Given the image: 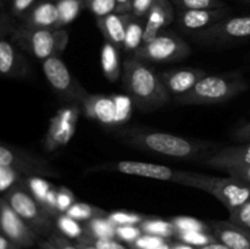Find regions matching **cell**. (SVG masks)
I'll return each instance as SVG.
<instances>
[{
	"label": "cell",
	"instance_id": "74e56055",
	"mask_svg": "<svg viewBox=\"0 0 250 249\" xmlns=\"http://www.w3.org/2000/svg\"><path fill=\"white\" fill-rule=\"evenodd\" d=\"M167 239L163 238V237L153 236V234L143 233L133 244H131V249H153L156 247L161 246V244L166 243Z\"/></svg>",
	"mask_w": 250,
	"mask_h": 249
},
{
	"label": "cell",
	"instance_id": "f35d334b",
	"mask_svg": "<svg viewBox=\"0 0 250 249\" xmlns=\"http://www.w3.org/2000/svg\"><path fill=\"white\" fill-rule=\"evenodd\" d=\"M84 241L89 242L97 249H131L129 246H125L121 242L117 241L116 238H104V239H98V238H92V237H88L85 234L83 238Z\"/></svg>",
	"mask_w": 250,
	"mask_h": 249
},
{
	"label": "cell",
	"instance_id": "7a4b0ae2",
	"mask_svg": "<svg viewBox=\"0 0 250 249\" xmlns=\"http://www.w3.org/2000/svg\"><path fill=\"white\" fill-rule=\"evenodd\" d=\"M122 84L129 99L142 111L160 109L171 100L160 73H156L148 62L132 55L122 63Z\"/></svg>",
	"mask_w": 250,
	"mask_h": 249
},
{
	"label": "cell",
	"instance_id": "681fc988",
	"mask_svg": "<svg viewBox=\"0 0 250 249\" xmlns=\"http://www.w3.org/2000/svg\"><path fill=\"white\" fill-rule=\"evenodd\" d=\"M171 249H198L195 247L190 246V244L183 243V242H176V243L171 244Z\"/></svg>",
	"mask_w": 250,
	"mask_h": 249
},
{
	"label": "cell",
	"instance_id": "3957f363",
	"mask_svg": "<svg viewBox=\"0 0 250 249\" xmlns=\"http://www.w3.org/2000/svg\"><path fill=\"white\" fill-rule=\"evenodd\" d=\"M92 171H116V172L125 173L137 177L150 178L158 181H170L177 185L186 186V187L197 188L208 193L214 176L205 175L199 172H189V171L176 170L166 165L153 163H143V161L122 160L116 163L103 164L100 166L90 168Z\"/></svg>",
	"mask_w": 250,
	"mask_h": 249
},
{
	"label": "cell",
	"instance_id": "6da1fadb",
	"mask_svg": "<svg viewBox=\"0 0 250 249\" xmlns=\"http://www.w3.org/2000/svg\"><path fill=\"white\" fill-rule=\"evenodd\" d=\"M119 141L132 148L182 160H198L221 146L220 143L187 138L168 132L124 127L115 131Z\"/></svg>",
	"mask_w": 250,
	"mask_h": 249
},
{
	"label": "cell",
	"instance_id": "44dd1931",
	"mask_svg": "<svg viewBox=\"0 0 250 249\" xmlns=\"http://www.w3.org/2000/svg\"><path fill=\"white\" fill-rule=\"evenodd\" d=\"M175 20V11H173L171 0H155L151 9L149 10L146 17V32H144V42H150L155 38L160 32L164 31L165 27L172 23Z\"/></svg>",
	"mask_w": 250,
	"mask_h": 249
},
{
	"label": "cell",
	"instance_id": "f5cc1de1",
	"mask_svg": "<svg viewBox=\"0 0 250 249\" xmlns=\"http://www.w3.org/2000/svg\"><path fill=\"white\" fill-rule=\"evenodd\" d=\"M153 249H171V243L166 242V243L161 244V246L156 247V248H153Z\"/></svg>",
	"mask_w": 250,
	"mask_h": 249
},
{
	"label": "cell",
	"instance_id": "db71d44e",
	"mask_svg": "<svg viewBox=\"0 0 250 249\" xmlns=\"http://www.w3.org/2000/svg\"><path fill=\"white\" fill-rule=\"evenodd\" d=\"M0 1H1V7H4L5 4H6L7 0H0Z\"/></svg>",
	"mask_w": 250,
	"mask_h": 249
},
{
	"label": "cell",
	"instance_id": "bcb514c9",
	"mask_svg": "<svg viewBox=\"0 0 250 249\" xmlns=\"http://www.w3.org/2000/svg\"><path fill=\"white\" fill-rule=\"evenodd\" d=\"M119 5V14H129L132 12V0H116Z\"/></svg>",
	"mask_w": 250,
	"mask_h": 249
},
{
	"label": "cell",
	"instance_id": "7bdbcfd3",
	"mask_svg": "<svg viewBox=\"0 0 250 249\" xmlns=\"http://www.w3.org/2000/svg\"><path fill=\"white\" fill-rule=\"evenodd\" d=\"M49 239H50L59 249H78L77 246L70 241V238H67V237H65L63 234H61L60 232H53V233L49 236Z\"/></svg>",
	"mask_w": 250,
	"mask_h": 249
},
{
	"label": "cell",
	"instance_id": "2e32d148",
	"mask_svg": "<svg viewBox=\"0 0 250 249\" xmlns=\"http://www.w3.org/2000/svg\"><path fill=\"white\" fill-rule=\"evenodd\" d=\"M199 163L208 167L226 171V172L231 168L249 166L250 142L238 145H221L219 149L203 158Z\"/></svg>",
	"mask_w": 250,
	"mask_h": 249
},
{
	"label": "cell",
	"instance_id": "ffe728a7",
	"mask_svg": "<svg viewBox=\"0 0 250 249\" xmlns=\"http://www.w3.org/2000/svg\"><path fill=\"white\" fill-rule=\"evenodd\" d=\"M21 20L29 28L60 29L56 0H41Z\"/></svg>",
	"mask_w": 250,
	"mask_h": 249
},
{
	"label": "cell",
	"instance_id": "f907efd6",
	"mask_svg": "<svg viewBox=\"0 0 250 249\" xmlns=\"http://www.w3.org/2000/svg\"><path fill=\"white\" fill-rule=\"evenodd\" d=\"M76 246H77L78 249H97L92 243L84 241V239H80V241H77Z\"/></svg>",
	"mask_w": 250,
	"mask_h": 249
},
{
	"label": "cell",
	"instance_id": "f546056e",
	"mask_svg": "<svg viewBox=\"0 0 250 249\" xmlns=\"http://www.w3.org/2000/svg\"><path fill=\"white\" fill-rule=\"evenodd\" d=\"M176 239L183 243L190 244L195 248L208 246L210 243L217 242L214 234L211 232H200V231H192V232H176Z\"/></svg>",
	"mask_w": 250,
	"mask_h": 249
},
{
	"label": "cell",
	"instance_id": "ac0fdd59",
	"mask_svg": "<svg viewBox=\"0 0 250 249\" xmlns=\"http://www.w3.org/2000/svg\"><path fill=\"white\" fill-rule=\"evenodd\" d=\"M207 75V71L203 68L181 67L164 71L160 73V78L171 97L177 98L190 92L194 85Z\"/></svg>",
	"mask_w": 250,
	"mask_h": 249
},
{
	"label": "cell",
	"instance_id": "52a82bcc",
	"mask_svg": "<svg viewBox=\"0 0 250 249\" xmlns=\"http://www.w3.org/2000/svg\"><path fill=\"white\" fill-rule=\"evenodd\" d=\"M192 53L190 45L171 31H165L158 34L150 42H146L132 56L146 62H173L188 58Z\"/></svg>",
	"mask_w": 250,
	"mask_h": 249
},
{
	"label": "cell",
	"instance_id": "7c38bea8",
	"mask_svg": "<svg viewBox=\"0 0 250 249\" xmlns=\"http://www.w3.org/2000/svg\"><path fill=\"white\" fill-rule=\"evenodd\" d=\"M12 31L14 28L10 27L7 17L2 14L0 24V73L4 78H23L29 72V62L23 50L12 41Z\"/></svg>",
	"mask_w": 250,
	"mask_h": 249
},
{
	"label": "cell",
	"instance_id": "484cf974",
	"mask_svg": "<svg viewBox=\"0 0 250 249\" xmlns=\"http://www.w3.org/2000/svg\"><path fill=\"white\" fill-rule=\"evenodd\" d=\"M54 224H55V228L58 229V232H60L61 234L70 239L80 241L81 238L85 236L84 225H82L73 217L68 216L66 212L58 215L54 219Z\"/></svg>",
	"mask_w": 250,
	"mask_h": 249
},
{
	"label": "cell",
	"instance_id": "9c48e42d",
	"mask_svg": "<svg viewBox=\"0 0 250 249\" xmlns=\"http://www.w3.org/2000/svg\"><path fill=\"white\" fill-rule=\"evenodd\" d=\"M198 44L224 46L250 39V16H229L204 31L193 33Z\"/></svg>",
	"mask_w": 250,
	"mask_h": 249
},
{
	"label": "cell",
	"instance_id": "277c9868",
	"mask_svg": "<svg viewBox=\"0 0 250 249\" xmlns=\"http://www.w3.org/2000/svg\"><path fill=\"white\" fill-rule=\"evenodd\" d=\"M248 89V82L239 71L207 75L190 92L173 98L178 105H215L231 100Z\"/></svg>",
	"mask_w": 250,
	"mask_h": 249
},
{
	"label": "cell",
	"instance_id": "4dcf8cb0",
	"mask_svg": "<svg viewBox=\"0 0 250 249\" xmlns=\"http://www.w3.org/2000/svg\"><path fill=\"white\" fill-rule=\"evenodd\" d=\"M24 176L16 168L10 166H0V190L2 194L11 190L12 188L24 185Z\"/></svg>",
	"mask_w": 250,
	"mask_h": 249
},
{
	"label": "cell",
	"instance_id": "ab89813d",
	"mask_svg": "<svg viewBox=\"0 0 250 249\" xmlns=\"http://www.w3.org/2000/svg\"><path fill=\"white\" fill-rule=\"evenodd\" d=\"M75 195L68 188L59 187L58 188V210L60 214L66 212L75 203Z\"/></svg>",
	"mask_w": 250,
	"mask_h": 249
},
{
	"label": "cell",
	"instance_id": "816d5d0a",
	"mask_svg": "<svg viewBox=\"0 0 250 249\" xmlns=\"http://www.w3.org/2000/svg\"><path fill=\"white\" fill-rule=\"evenodd\" d=\"M38 243H39V247H41V249H59L58 247L50 241V239H49V241H39Z\"/></svg>",
	"mask_w": 250,
	"mask_h": 249
},
{
	"label": "cell",
	"instance_id": "603a6c76",
	"mask_svg": "<svg viewBox=\"0 0 250 249\" xmlns=\"http://www.w3.org/2000/svg\"><path fill=\"white\" fill-rule=\"evenodd\" d=\"M120 50L114 44L105 42L102 49V68L104 76L110 82H116L120 78L122 70Z\"/></svg>",
	"mask_w": 250,
	"mask_h": 249
},
{
	"label": "cell",
	"instance_id": "1f68e13d",
	"mask_svg": "<svg viewBox=\"0 0 250 249\" xmlns=\"http://www.w3.org/2000/svg\"><path fill=\"white\" fill-rule=\"evenodd\" d=\"M171 222L175 226L176 232H211L209 224L190 216H176L171 219Z\"/></svg>",
	"mask_w": 250,
	"mask_h": 249
},
{
	"label": "cell",
	"instance_id": "d6a6232c",
	"mask_svg": "<svg viewBox=\"0 0 250 249\" xmlns=\"http://www.w3.org/2000/svg\"><path fill=\"white\" fill-rule=\"evenodd\" d=\"M85 9L89 10L97 19L117 12L119 5L116 0H84Z\"/></svg>",
	"mask_w": 250,
	"mask_h": 249
},
{
	"label": "cell",
	"instance_id": "ba28073f",
	"mask_svg": "<svg viewBox=\"0 0 250 249\" xmlns=\"http://www.w3.org/2000/svg\"><path fill=\"white\" fill-rule=\"evenodd\" d=\"M42 68L46 81L59 99L68 104H80L82 106L83 100L89 93L71 75L60 56H53L42 61Z\"/></svg>",
	"mask_w": 250,
	"mask_h": 249
},
{
	"label": "cell",
	"instance_id": "83f0119b",
	"mask_svg": "<svg viewBox=\"0 0 250 249\" xmlns=\"http://www.w3.org/2000/svg\"><path fill=\"white\" fill-rule=\"evenodd\" d=\"M68 216L73 217L75 220L80 222H87L89 220L94 219V217L99 216H106L107 212L103 210L102 208H98L95 205L89 204V203L84 202H75L71 205L70 209L66 211Z\"/></svg>",
	"mask_w": 250,
	"mask_h": 249
},
{
	"label": "cell",
	"instance_id": "cb8c5ba5",
	"mask_svg": "<svg viewBox=\"0 0 250 249\" xmlns=\"http://www.w3.org/2000/svg\"><path fill=\"white\" fill-rule=\"evenodd\" d=\"M144 32H146V19L134 16L131 12L126 29V37L122 50L125 53H131L133 55L144 42Z\"/></svg>",
	"mask_w": 250,
	"mask_h": 249
},
{
	"label": "cell",
	"instance_id": "11a10c76",
	"mask_svg": "<svg viewBox=\"0 0 250 249\" xmlns=\"http://www.w3.org/2000/svg\"><path fill=\"white\" fill-rule=\"evenodd\" d=\"M247 1H249V2H250V0H247Z\"/></svg>",
	"mask_w": 250,
	"mask_h": 249
},
{
	"label": "cell",
	"instance_id": "8fae6325",
	"mask_svg": "<svg viewBox=\"0 0 250 249\" xmlns=\"http://www.w3.org/2000/svg\"><path fill=\"white\" fill-rule=\"evenodd\" d=\"M82 110L85 116L103 126L121 124L129 115L128 100L103 94H88L82 103Z\"/></svg>",
	"mask_w": 250,
	"mask_h": 249
},
{
	"label": "cell",
	"instance_id": "4fadbf2b",
	"mask_svg": "<svg viewBox=\"0 0 250 249\" xmlns=\"http://www.w3.org/2000/svg\"><path fill=\"white\" fill-rule=\"evenodd\" d=\"M80 104H68L56 111L49 122L48 131L44 137V149L48 153L62 148L73 137L77 121L82 112Z\"/></svg>",
	"mask_w": 250,
	"mask_h": 249
},
{
	"label": "cell",
	"instance_id": "f1b7e54d",
	"mask_svg": "<svg viewBox=\"0 0 250 249\" xmlns=\"http://www.w3.org/2000/svg\"><path fill=\"white\" fill-rule=\"evenodd\" d=\"M60 19V28L71 23L78 17L83 9H85L84 0H56Z\"/></svg>",
	"mask_w": 250,
	"mask_h": 249
},
{
	"label": "cell",
	"instance_id": "b9f144b4",
	"mask_svg": "<svg viewBox=\"0 0 250 249\" xmlns=\"http://www.w3.org/2000/svg\"><path fill=\"white\" fill-rule=\"evenodd\" d=\"M154 2L155 0H132V14L137 17L146 19Z\"/></svg>",
	"mask_w": 250,
	"mask_h": 249
},
{
	"label": "cell",
	"instance_id": "4316f807",
	"mask_svg": "<svg viewBox=\"0 0 250 249\" xmlns=\"http://www.w3.org/2000/svg\"><path fill=\"white\" fill-rule=\"evenodd\" d=\"M139 226H141L143 233L163 237L166 239L170 238V237H175L176 234V228L171 220H164L160 217L146 216V220Z\"/></svg>",
	"mask_w": 250,
	"mask_h": 249
},
{
	"label": "cell",
	"instance_id": "d590c367",
	"mask_svg": "<svg viewBox=\"0 0 250 249\" xmlns=\"http://www.w3.org/2000/svg\"><path fill=\"white\" fill-rule=\"evenodd\" d=\"M142 234H143V231H142L139 225H122V226H116V238L119 241L125 242L127 246L133 244Z\"/></svg>",
	"mask_w": 250,
	"mask_h": 249
},
{
	"label": "cell",
	"instance_id": "ee69618b",
	"mask_svg": "<svg viewBox=\"0 0 250 249\" xmlns=\"http://www.w3.org/2000/svg\"><path fill=\"white\" fill-rule=\"evenodd\" d=\"M233 138L241 143L250 142V121L244 122L241 126L237 127L236 131L233 132Z\"/></svg>",
	"mask_w": 250,
	"mask_h": 249
},
{
	"label": "cell",
	"instance_id": "60d3db41",
	"mask_svg": "<svg viewBox=\"0 0 250 249\" xmlns=\"http://www.w3.org/2000/svg\"><path fill=\"white\" fill-rule=\"evenodd\" d=\"M10 1V10L14 16L22 17L37 4V0H9Z\"/></svg>",
	"mask_w": 250,
	"mask_h": 249
},
{
	"label": "cell",
	"instance_id": "836d02e7",
	"mask_svg": "<svg viewBox=\"0 0 250 249\" xmlns=\"http://www.w3.org/2000/svg\"><path fill=\"white\" fill-rule=\"evenodd\" d=\"M178 10H200V9H221L226 7L222 0H171Z\"/></svg>",
	"mask_w": 250,
	"mask_h": 249
},
{
	"label": "cell",
	"instance_id": "7dc6e473",
	"mask_svg": "<svg viewBox=\"0 0 250 249\" xmlns=\"http://www.w3.org/2000/svg\"><path fill=\"white\" fill-rule=\"evenodd\" d=\"M0 249H22L19 246H16L15 243H12L6 236L4 234H0Z\"/></svg>",
	"mask_w": 250,
	"mask_h": 249
},
{
	"label": "cell",
	"instance_id": "d4e9b609",
	"mask_svg": "<svg viewBox=\"0 0 250 249\" xmlns=\"http://www.w3.org/2000/svg\"><path fill=\"white\" fill-rule=\"evenodd\" d=\"M85 234L88 237L98 239L116 238V225L106 216L94 217L84 222Z\"/></svg>",
	"mask_w": 250,
	"mask_h": 249
},
{
	"label": "cell",
	"instance_id": "c3c4849f",
	"mask_svg": "<svg viewBox=\"0 0 250 249\" xmlns=\"http://www.w3.org/2000/svg\"><path fill=\"white\" fill-rule=\"evenodd\" d=\"M198 249H229V247L225 246V244L220 243V242L217 241V242H214V243L208 244V246L200 247V248H198Z\"/></svg>",
	"mask_w": 250,
	"mask_h": 249
},
{
	"label": "cell",
	"instance_id": "8992f818",
	"mask_svg": "<svg viewBox=\"0 0 250 249\" xmlns=\"http://www.w3.org/2000/svg\"><path fill=\"white\" fill-rule=\"evenodd\" d=\"M2 197L39 236H50L53 233L55 227L54 217L46 211L26 185L12 188L2 194Z\"/></svg>",
	"mask_w": 250,
	"mask_h": 249
},
{
	"label": "cell",
	"instance_id": "e575fe53",
	"mask_svg": "<svg viewBox=\"0 0 250 249\" xmlns=\"http://www.w3.org/2000/svg\"><path fill=\"white\" fill-rule=\"evenodd\" d=\"M107 217L116 226H122V225H141L146 216L138 214V212L116 210V211H111L110 214H107Z\"/></svg>",
	"mask_w": 250,
	"mask_h": 249
},
{
	"label": "cell",
	"instance_id": "9a60e30c",
	"mask_svg": "<svg viewBox=\"0 0 250 249\" xmlns=\"http://www.w3.org/2000/svg\"><path fill=\"white\" fill-rule=\"evenodd\" d=\"M208 193L214 195L220 203H222L229 211H232L250 202V183L232 176H214Z\"/></svg>",
	"mask_w": 250,
	"mask_h": 249
},
{
	"label": "cell",
	"instance_id": "5b68a950",
	"mask_svg": "<svg viewBox=\"0 0 250 249\" xmlns=\"http://www.w3.org/2000/svg\"><path fill=\"white\" fill-rule=\"evenodd\" d=\"M11 38L22 50L41 61L53 56H60L70 39L67 31L63 28H29L23 24L15 27Z\"/></svg>",
	"mask_w": 250,
	"mask_h": 249
},
{
	"label": "cell",
	"instance_id": "5bb4252c",
	"mask_svg": "<svg viewBox=\"0 0 250 249\" xmlns=\"http://www.w3.org/2000/svg\"><path fill=\"white\" fill-rule=\"evenodd\" d=\"M1 233L20 248L27 249L39 242V234L15 211L4 197L0 199Z\"/></svg>",
	"mask_w": 250,
	"mask_h": 249
},
{
	"label": "cell",
	"instance_id": "d6986e66",
	"mask_svg": "<svg viewBox=\"0 0 250 249\" xmlns=\"http://www.w3.org/2000/svg\"><path fill=\"white\" fill-rule=\"evenodd\" d=\"M211 233L229 249H250V232L236 222L212 220L208 222Z\"/></svg>",
	"mask_w": 250,
	"mask_h": 249
},
{
	"label": "cell",
	"instance_id": "7402d4cb",
	"mask_svg": "<svg viewBox=\"0 0 250 249\" xmlns=\"http://www.w3.org/2000/svg\"><path fill=\"white\" fill-rule=\"evenodd\" d=\"M129 17H131V12L129 14L114 12V14H110L107 16L97 19V24L103 36H104L105 41L114 44L115 46H117L121 50L124 48L127 23H128Z\"/></svg>",
	"mask_w": 250,
	"mask_h": 249
},
{
	"label": "cell",
	"instance_id": "f6af8a7d",
	"mask_svg": "<svg viewBox=\"0 0 250 249\" xmlns=\"http://www.w3.org/2000/svg\"><path fill=\"white\" fill-rule=\"evenodd\" d=\"M227 173H229V176H232V177H236L238 180L246 181V182L250 183V165L231 168V170L227 171Z\"/></svg>",
	"mask_w": 250,
	"mask_h": 249
},
{
	"label": "cell",
	"instance_id": "30bf717a",
	"mask_svg": "<svg viewBox=\"0 0 250 249\" xmlns=\"http://www.w3.org/2000/svg\"><path fill=\"white\" fill-rule=\"evenodd\" d=\"M0 166H10L23 176L60 177V172L45 158L12 144H0Z\"/></svg>",
	"mask_w": 250,
	"mask_h": 249
},
{
	"label": "cell",
	"instance_id": "e0dca14e",
	"mask_svg": "<svg viewBox=\"0 0 250 249\" xmlns=\"http://www.w3.org/2000/svg\"><path fill=\"white\" fill-rule=\"evenodd\" d=\"M229 7L221 9H200V10H180L177 14V22L181 29L188 33H197L214 26L217 22L231 16Z\"/></svg>",
	"mask_w": 250,
	"mask_h": 249
},
{
	"label": "cell",
	"instance_id": "8d00e7d4",
	"mask_svg": "<svg viewBox=\"0 0 250 249\" xmlns=\"http://www.w3.org/2000/svg\"><path fill=\"white\" fill-rule=\"evenodd\" d=\"M229 212V220L250 232V202Z\"/></svg>",
	"mask_w": 250,
	"mask_h": 249
}]
</instances>
